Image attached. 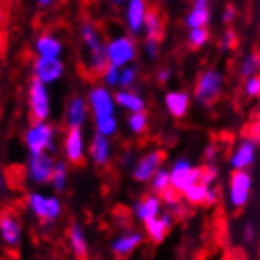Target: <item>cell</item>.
Instances as JSON below:
<instances>
[{"mask_svg":"<svg viewBox=\"0 0 260 260\" xmlns=\"http://www.w3.org/2000/svg\"><path fill=\"white\" fill-rule=\"evenodd\" d=\"M80 38H82V53L79 69L82 76L88 82H96L104 79L105 72L110 66L107 44L104 43V36L101 27L91 21V17H83L80 24Z\"/></svg>","mask_w":260,"mask_h":260,"instance_id":"1","label":"cell"},{"mask_svg":"<svg viewBox=\"0 0 260 260\" xmlns=\"http://www.w3.org/2000/svg\"><path fill=\"white\" fill-rule=\"evenodd\" d=\"M144 243V234L137 229H125L113 243H111V252L116 260H127L141 245Z\"/></svg>","mask_w":260,"mask_h":260,"instance_id":"8","label":"cell"},{"mask_svg":"<svg viewBox=\"0 0 260 260\" xmlns=\"http://www.w3.org/2000/svg\"><path fill=\"white\" fill-rule=\"evenodd\" d=\"M166 152L163 149H151L138 157L132 166V179L138 183H149L154 174L165 165Z\"/></svg>","mask_w":260,"mask_h":260,"instance_id":"7","label":"cell"},{"mask_svg":"<svg viewBox=\"0 0 260 260\" xmlns=\"http://www.w3.org/2000/svg\"><path fill=\"white\" fill-rule=\"evenodd\" d=\"M144 40H154L161 43L163 36H165V17L161 11L155 5H149V10L146 13V19H144Z\"/></svg>","mask_w":260,"mask_h":260,"instance_id":"16","label":"cell"},{"mask_svg":"<svg viewBox=\"0 0 260 260\" xmlns=\"http://www.w3.org/2000/svg\"><path fill=\"white\" fill-rule=\"evenodd\" d=\"M168 188H171L170 168L163 165L161 168L154 174V177L149 180V191L157 194V196H161Z\"/></svg>","mask_w":260,"mask_h":260,"instance_id":"26","label":"cell"},{"mask_svg":"<svg viewBox=\"0 0 260 260\" xmlns=\"http://www.w3.org/2000/svg\"><path fill=\"white\" fill-rule=\"evenodd\" d=\"M260 140L254 135L248 134L241 138L235 147L232 149V154L229 157V166L232 171H249L257 158V149H258Z\"/></svg>","mask_w":260,"mask_h":260,"instance_id":"6","label":"cell"},{"mask_svg":"<svg viewBox=\"0 0 260 260\" xmlns=\"http://www.w3.org/2000/svg\"><path fill=\"white\" fill-rule=\"evenodd\" d=\"M107 55L110 64L122 68L132 63L138 55V46L132 35L119 33L107 41Z\"/></svg>","mask_w":260,"mask_h":260,"instance_id":"4","label":"cell"},{"mask_svg":"<svg viewBox=\"0 0 260 260\" xmlns=\"http://www.w3.org/2000/svg\"><path fill=\"white\" fill-rule=\"evenodd\" d=\"M50 2H52V0H40V4H41V5H49Z\"/></svg>","mask_w":260,"mask_h":260,"instance_id":"53","label":"cell"},{"mask_svg":"<svg viewBox=\"0 0 260 260\" xmlns=\"http://www.w3.org/2000/svg\"><path fill=\"white\" fill-rule=\"evenodd\" d=\"M24 177H25V170L21 165H13V166H10V168H7V171H5L7 183L13 188L19 187V185L24 182Z\"/></svg>","mask_w":260,"mask_h":260,"instance_id":"35","label":"cell"},{"mask_svg":"<svg viewBox=\"0 0 260 260\" xmlns=\"http://www.w3.org/2000/svg\"><path fill=\"white\" fill-rule=\"evenodd\" d=\"M170 177H171V188H174L177 193H183L185 188L190 185L198 183L201 179V165H193V161L180 155L174 158V161L170 166Z\"/></svg>","mask_w":260,"mask_h":260,"instance_id":"5","label":"cell"},{"mask_svg":"<svg viewBox=\"0 0 260 260\" xmlns=\"http://www.w3.org/2000/svg\"><path fill=\"white\" fill-rule=\"evenodd\" d=\"M36 47H38V52L41 53L43 58H55L60 53L61 44H60V41L55 40L50 33H44L40 36Z\"/></svg>","mask_w":260,"mask_h":260,"instance_id":"27","label":"cell"},{"mask_svg":"<svg viewBox=\"0 0 260 260\" xmlns=\"http://www.w3.org/2000/svg\"><path fill=\"white\" fill-rule=\"evenodd\" d=\"M235 19H237V8L232 4H229V5H226L224 8H222V13H221L222 24H224L226 27H231L235 22Z\"/></svg>","mask_w":260,"mask_h":260,"instance_id":"44","label":"cell"},{"mask_svg":"<svg viewBox=\"0 0 260 260\" xmlns=\"http://www.w3.org/2000/svg\"><path fill=\"white\" fill-rule=\"evenodd\" d=\"M157 82L160 85H166V83H170L171 77H173V69L170 66H161L157 69Z\"/></svg>","mask_w":260,"mask_h":260,"instance_id":"46","label":"cell"},{"mask_svg":"<svg viewBox=\"0 0 260 260\" xmlns=\"http://www.w3.org/2000/svg\"><path fill=\"white\" fill-rule=\"evenodd\" d=\"M218 260H226V258H224V257H219Z\"/></svg>","mask_w":260,"mask_h":260,"instance_id":"54","label":"cell"},{"mask_svg":"<svg viewBox=\"0 0 260 260\" xmlns=\"http://www.w3.org/2000/svg\"><path fill=\"white\" fill-rule=\"evenodd\" d=\"M63 72V64L55 58H38L35 60V74L36 79L41 82L57 80Z\"/></svg>","mask_w":260,"mask_h":260,"instance_id":"20","label":"cell"},{"mask_svg":"<svg viewBox=\"0 0 260 260\" xmlns=\"http://www.w3.org/2000/svg\"><path fill=\"white\" fill-rule=\"evenodd\" d=\"M207 190H209L207 185L198 182V183L190 185L188 188H185L183 193H182V198L190 207H204V202H206V196H207Z\"/></svg>","mask_w":260,"mask_h":260,"instance_id":"25","label":"cell"},{"mask_svg":"<svg viewBox=\"0 0 260 260\" xmlns=\"http://www.w3.org/2000/svg\"><path fill=\"white\" fill-rule=\"evenodd\" d=\"M104 80L107 82V85L110 86H115L118 85L119 82V68L118 66H113V64H110L107 72H105V76H104Z\"/></svg>","mask_w":260,"mask_h":260,"instance_id":"45","label":"cell"},{"mask_svg":"<svg viewBox=\"0 0 260 260\" xmlns=\"http://www.w3.org/2000/svg\"><path fill=\"white\" fill-rule=\"evenodd\" d=\"M64 177H66V166L63 163H57L52 173V183L57 191H61L64 187Z\"/></svg>","mask_w":260,"mask_h":260,"instance_id":"41","label":"cell"},{"mask_svg":"<svg viewBox=\"0 0 260 260\" xmlns=\"http://www.w3.org/2000/svg\"><path fill=\"white\" fill-rule=\"evenodd\" d=\"M50 137H52V127L47 124H38L33 125L31 130L27 134V144L33 154H40L43 149L50 144Z\"/></svg>","mask_w":260,"mask_h":260,"instance_id":"18","label":"cell"},{"mask_svg":"<svg viewBox=\"0 0 260 260\" xmlns=\"http://www.w3.org/2000/svg\"><path fill=\"white\" fill-rule=\"evenodd\" d=\"M254 180L251 171H232L228 180L226 199L232 213L243 212L252 198Z\"/></svg>","mask_w":260,"mask_h":260,"instance_id":"3","label":"cell"},{"mask_svg":"<svg viewBox=\"0 0 260 260\" xmlns=\"http://www.w3.org/2000/svg\"><path fill=\"white\" fill-rule=\"evenodd\" d=\"M161 212H163V202H161L160 196H157L151 191L138 198L132 206V213L135 215V218L140 222H143V224L157 218Z\"/></svg>","mask_w":260,"mask_h":260,"instance_id":"12","label":"cell"},{"mask_svg":"<svg viewBox=\"0 0 260 260\" xmlns=\"http://www.w3.org/2000/svg\"><path fill=\"white\" fill-rule=\"evenodd\" d=\"M96 125H98V130L99 134L108 137V135H113L118 128V122L115 119V116H108V118H101V119H96Z\"/></svg>","mask_w":260,"mask_h":260,"instance_id":"39","label":"cell"},{"mask_svg":"<svg viewBox=\"0 0 260 260\" xmlns=\"http://www.w3.org/2000/svg\"><path fill=\"white\" fill-rule=\"evenodd\" d=\"M243 92L248 99H260V74L243 80Z\"/></svg>","mask_w":260,"mask_h":260,"instance_id":"37","label":"cell"},{"mask_svg":"<svg viewBox=\"0 0 260 260\" xmlns=\"http://www.w3.org/2000/svg\"><path fill=\"white\" fill-rule=\"evenodd\" d=\"M115 101L122 108L128 110L130 113H138V111H146V101L134 89H122L115 94Z\"/></svg>","mask_w":260,"mask_h":260,"instance_id":"22","label":"cell"},{"mask_svg":"<svg viewBox=\"0 0 260 260\" xmlns=\"http://www.w3.org/2000/svg\"><path fill=\"white\" fill-rule=\"evenodd\" d=\"M134 161H135V151L132 149V147H127L119 157V165L122 166V168H128V166L134 165Z\"/></svg>","mask_w":260,"mask_h":260,"instance_id":"47","label":"cell"},{"mask_svg":"<svg viewBox=\"0 0 260 260\" xmlns=\"http://www.w3.org/2000/svg\"><path fill=\"white\" fill-rule=\"evenodd\" d=\"M47 113H49L47 94L43 86V82L38 79H33L30 86V113H28V119L31 125L41 124V121L46 119Z\"/></svg>","mask_w":260,"mask_h":260,"instance_id":"9","label":"cell"},{"mask_svg":"<svg viewBox=\"0 0 260 260\" xmlns=\"http://www.w3.org/2000/svg\"><path fill=\"white\" fill-rule=\"evenodd\" d=\"M127 127L128 130L137 137H141L146 134L147 127H149V116L146 111H138V113H130L127 118Z\"/></svg>","mask_w":260,"mask_h":260,"instance_id":"29","label":"cell"},{"mask_svg":"<svg viewBox=\"0 0 260 260\" xmlns=\"http://www.w3.org/2000/svg\"><path fill=\"white\" fill-rule=\"evenodd\" d=\"M219 198H221V191L218 188V185H212L207 190V196H206V202H204V207H215L216 204L219 202Z\"/></svg>","mask_w":260,"mask_h":260,"instance_id":"43","label":"cell"},{"mask_svg":"<svg viewBox=\"0 0 260 260\" xmlns=\"http://www.w3.org/2000/svg\"><path fill=\"white\" fill-rule=\"evenodd\" d=\"M10 22V10L0 5V30H5Z\"/></svg>","mask_w":260,"mask_h":260,"instance_id":"50","label":"cell"},{"mask_svg":"<svg viewBox=\"0 0 260 260\" xmlns=\"http://www.w3.org/2000/svg\"><path fill=\"white\" fill-rule=\"evenodd\" d=\"M219 146L215 143H210L206 146V149L202 152V165H216L218 158H219Z\"/></svg>","mask_w":260,"mask_h":260,"instance_id":"40","label":"cell"},{"mask_svg":"<svg viewBox=\"0 0 260 260\" xmlns=\"http://www.w3.org/2000/svg\"><path fill=\"white\" fill-rule=\"evenodd\" d=\"M47 204H49V218L53 219L55 216L58 215V212H60V204H58V201L55 199V198L47 199Z\"/></svg>","mask_w":260,"mask_h":260,"instance_id":"49","label":"cell"},{"mask_svg":"<svg viewBox=\"0 0 260 260\" xmlns=\"http://www.w3.org/2000/svg\"><path fill=\"white\" fill-rule=\"evenodd\" d=\"M163 104L168 115L179 121L188 115L191 107V96L185 89H171L165 94Z\"/></svg>","mask_w":260,"mask_h":260,"instance_id":"13","label":"cell"},{"mask_svg":"<svg viewBox=\"0 0 260 260\" xmlns=\"http://www.w3.org/2000/svg\"><path fill=\"white\" fill-rule=\"evenodd\" d=\"M0 231L5 243L10 248H17L21 238V222L14 207H5L0 210Z\"/></svg>","mask_w":260,"mask_h":260,"instance_id":"11","label":"cell"},{"mask_svg":"<svg viewBox=\"0 0 260 260\" xmlns=\"http://www.w3.org/2000/svg\"><path fill=\"white\" fill-rule=\"evenodd\" d=\"M147 10H149L147 0H128L125 7V28L128 30V35L138 36L144 30Z\"/></svg>","mask_w":260,"mask_h":260,"instance_id":"14","label":"cell"},{"mask_svg":"<svg viewBox=\"0 0 260 260\" xmlns=\"http://www.w3.org/2000/svg\"><path fill=\"white\" fill-rule=\"evenodd\" d=\"M66 152L74 166H83L85 157L82 149V134L79 127H71L66 137Z\"/></svg>","mask_w":260,"mask_h":260,"instance_id":"21","label":"cell"},{"mask_svg":"<svg viewBox=\"0 0 260 260\" xmlns=\"http://www.w3.org/2000/svg\"><path fill=\"white\" fill-rule=\"evenodd\" d=\"M0 5L11 10V5H13V0H0Z\"/></svg>","mask_w":260,"mask_h":260,"instance_id":"51","label":"cell"},{"mask_svg":"<svg viewBox=\"0 0 260 260\" xmlns=\"http://www.w3.org/2000/svg\"><path fill=\"white\" fill-rule=\"evenodd\" d=\"M174 221L176 218L163 209V212L157 218L144 222V232H146L147 240L154 245L163 243L166 237H168V234L171 232V229L174 228Z\"/></svg>","mask_w":260,"mask_h":260,"instance_id":"10","label":"cell"},{"mask_svg":"<svg viewBox=\"0 0 260 260\" xmlns=\"http://www.w3.org/2000/svg\"><path fill=\"white\" fill-rule=\"evenodd\" d=\"M218 180H219L218 165H201V179H199L201 183L212 187V185L218 183Z\"/></svg>","mask_w":260,"mask_h":260,"instance_id":"34","label":"cell"},{"mask_svg":"<svg viewBox=\"0 0 260 260\" xmlns=\"http://www.w3.org/2000/svg\"><path fill=\"white\" fill-rule=\"evenodd\" d=\"M138 79V68L137 66H122L119 69V82L118 85L124 89H130Z\"/></svg>","mask_w":260,"mask_h":260,"instance_id":"33","label":"cell"},{"mask_svg":"<svg viewBox=\"0 0 260 260\" xmlns=\"http://www.w3.org/2000/svg\"><path fill=\"white\" fill-rule=\"evenodd\" d=\"M89 102H91L92 111H94L96 119L113 116V110H115L113 99H111L110 92L105 88L92 89L89 94Z\"/></svg>","mask_w":260,"mask_h":260,"instance_id":"17","label":"cell"},{"mask_svg":"<svg viewBox=\"0 0 260 260\" xmlns=\"http://www.w3.org/2000/svg\"><path fill=\"white\" fill-rule=\"evenodd\" d=\"M86 116V105L80 98L72 99L69 110H68V119L71 127H80V124L85 121Z\"/></svg>","mask_w":260,"mask_h":260,"instance_id":"30","label":"cell"},{"mask_svg":"<svg viewBox=\"0 0 260 260\" xmlns=\"http://www.w3.org/2000/svg\"><path fill=\"white\" fill-rule=\"evenodd\" d=\"M257 74H260V52L251 50L238 64V77L245 80L252 76H257Z\"/></svg>","mask_w":260,"mask_h":260,"instance_id":"24","label":"cell"},{"mask_svg":"<svg viewBox=\"0 0 260 260\" xmlns=\"http://www.w3.org/2000/svg\"><path fill=\"white\" fill-rule=\"evenodd\" d=\"M108 2L111 4V5H115V7H119V5H122L125 0H108Z\"/></svg>","mask_w":260,"mask_h":260,"instance_id":"52","label":"cell"},{"mask_svg":"<svg viewBox=\"0 0 260 260\" xmlns=\"http://www.w3.org/2000/svg\"><path fill=\"white\" fill-rule=\"evenodd\" d=\"M52 173H53V166L52 160L44 155L43 152L40 154H33L30 160V174L35 182L38 183H46L52 180Z\"/></svg>","mask_w":260,"mask_h":260,"instance_id":"19","label":"cell"},{"mask_svg":"<svg viewBox=\"0 0 260 260\" xmlns=\"http://www.w3.org/2000/svg\"><path fill=\"white\" fill-rule=\"evenodd\" d=\"M210 41V30L207 27H198L188 30L187 35V44L191 50H201Z\"/></svg>","mask_w":260,"mask_h":260,"instance_id":"28","label":"cell"},{"mask_svg":"<svg viewBox=\"0 0 260 260\" xmlns=\"http://www.w3.org/2000/svg\"><path fill=\"white\" fill-rule=\"evenodd\" d=\"M212 17V0H193L188 13L185 14V25L188 30L207 27Z\"/></svg>","mask_w":260,"mask_h":260,"instance_id":"15","label":"cell"},{"mask_svg":"<svg viewBox=\"0 0 260 260\" xmlns=\"http://www.w3.org/2000/svg\"><path fill=\"white\" fill-rule=\"evenodd\" d=\"M71 240H72V246H74V252H76L77 260H86L88 258V246L85 237L82 234V229L74 224L71 229Z\"/></svg>","mask_w":260,"mask_h":260,"instance_id":"31","label":"cell"},{"mask_svg":"<svg viewBox=\"0 0 260 260\" xmlns=\"http://www.w3.org/2000/svg\"><path fill=\"white\" fill-rule=\"evenodd\" d=\"M238 44V35L237 30L234 27H226V30L222 31L221 38H219V50L222 53H228L231 50H234Z\"/></svg>","mask_w":260,"mask_h":260,"instance_id":"32","label":"cell"},{"mask_svg":"<svg viewBox=\"0 0 260 260\" xmlns=\"http://www.w3.org/2000/svg\"><path fill=\"white\" fill-rule=\"evenodd\" d=\"M224 89V76L216 68H206L199 72L194 82L193 98L196 104L202 108L213 107Z\"/></svg>","mask_w":260,"mask_h":260,"instance_id":"2","label":"cell"},{"mask_svg":"<svg viewBox=\"0 0 260 260\" xmlns=\"http://www.w3.org/2000/svg\"><path fill=\"white\" fill-rule=\"evenodd\" d=\"M89 152L98 166H105L110 160V143L107 137L98 132L91 141Z\"/></svg>","mask_w":260,"mask_h":260,"instance_id":"23","label":"cell"},{"mask_svg":"<svg viewBox=\"0 0 260 260\" xmlns=\"http://www.w3.org/2000/svg\"><path fill=\"white\" fill-rule=\"evenodd\" d=\"M8 49V35L5 30H0V60L5 57Z\"/></svg>","mask_w":260,"mask_h":260,"instance_id":"48","label":"cell"},{"mask_svg":"<svg viewBox=\"0 0 260 260\" xmlns=\"http://www.w3.org/2000/svg\"><path fill=\"white\" fill-rule=\"evenodd\" d=\"M30 204H31L35 213L40 216V219L43 222L44 221H50V218H49V204H47V199H44L40 194H33L31 199H30Z\"/></svg>","mask_w":260,"mask_h":260,"instance_id":"36","label":"cell"},{"mask_svg":"<svg viewBox=\"0 0 260 260\" xmlns=\"http://www.w3.org/2000/svg\"><path fill=\"white\" fill-rule=\"evenodd\" d=\"M240 237H241V241H243L245 245H252L255 243V240L258 237V229H257V224L254 221H246L243 226H241V231H240Z\"/></svg>","mask_w":260,"mask_h":260,"instance_id":"38","label":"cell"},{"mask_svg":"<svg viewBox=\"0 0 260 260\" xmlns=\"http://www.w3.org/2000/svg\"><path fill=\"white\" fill-rule=\"evenodd\" d=\"M143 49H144L146 57L149 58L151 61H155V60L158 58V55H160V43H158V41H154V40H144Z\"/></svg>","mask_w":260,"mask_h":260,"instance_id":"42","label":"cell"}]
</instances>
